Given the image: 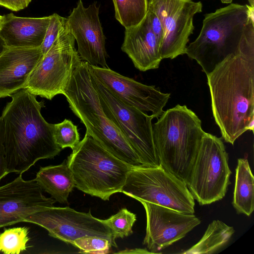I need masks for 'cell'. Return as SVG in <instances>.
Returning <instances> with one entry per match:
<instances>
[{
	"instance_id": "6da1fadb",
	"label": "cell",
	"mask_w": 254,
	"mask_h": 254,
	"mask_svg": "<svg viewBox=\"0 0 254 254\" xmlns=\"http://www.w3.org/2000/svg\"><path fill=\"white\" fill-rule=\"evenodd\" d=\"M207 75L211 107L222 138L233 145L254 119V41L241 42Z\"/></svg>"
},
{
	"instance_id": "7a4b0ae2",
	"label": "cell",
	"mask_w": 254,
	"mask_h": 254,
	"mask_svg": "<svg viewBox=\"0 0 254 254\" xmlns=\"http://www.w3.org/2000/svg\"><path fill=\"white\" fill-rule=\"evenodd\" d=\"M11 97L0 117L5 156L8 173L22 174L38 161L54 158L62 149L55 141L54 124L41 115L44 102L26 89Z\"/></svg>"
},
{
	"instance_id": "3957f363",
	"label": "cell",
	"mask_w": 254,
	"mask_h": 254,
	"mask_svg": "<svg viewBox=\"0 0 254 254\" xmlns=\"http://www.w3.org/2000/svg\"><path fill=\"white\" fill-rule=\"evenodd\" d=\"M63 95L85 126L86 133L130 166L143 167L120 128L105 112L92 84L88 63L81 61L76 66Z\"/></svg>"
},
{
	"instance_id": "277c9868",
	"label": "cell",
	"mask_w": 254,
	"mask_h": 254,
	"mask_svg": "<svg viewBox=\"0 0 254 254\" xmlns=\"http://www.w3.org/2000/svg\"><path fill=\"white\" fill-rule=\"evenodd\" d=\"M152 125L160 165L187 185L205 132L197 115L178 104L164 111Z\"/></svg>"
},
{
	"instance_id": "5b68a950",
	"label": "cell",
	"mask_w": 254,
	"mask_h": 254,
	"mask_svg": "<svg viewBox=\"0 0 254 254\" xmlns=\"http://www.w3.org/2000/svg\"><path fill=\"white\" fill-rule=\"evenodd\" d=\"M254 7L231 3L205 15L196 39L186 53L207 75L228 55L238 51L245 26Z\"/></svg>"
},
{
	"instance_id": "8992f818",
	"label": "cell",
	"mask_w": 254,
	"mask_h": 254,
	"mask_svg": "<svg viewBox=\"0 0 254 254\" xmlns=\"http://www.w3.org/2000/svg\"><path fill=\"white\" fill-rule=\"evenodd\" d=\"M72 150L66 162L75 188L103 200L121 192L132 167L113 155L86 132Z\"/></svg>"
},
{
	"instance_id": "52a82bcc",
	"label": "cell",
	"mask_w": 254,
	"mask_h": 254,
	"mask_svg": "<svg viewBox=\"0 0 254 254\" xmlns=\"http://www.w3.org/2000/svg\"><path fill=\"white\" fill-rule=\"evenodd\" d=\"M121 192L139 201L194 214V199L182 180L161 165L132 167Z\"/></svg>"
},
{
	"instance_id": "ba28073f",
	"label": "cell",
	"mask_w": 254,
	"mask_h": 254,
	"mask_svg": "<svg viewBox=\"0 0 254 254\" xmlns=\"http://www.w3.org/2000/svg\"><path fill=\"white\" fill-rule=\"evenodd\" d=\"M75 41L64 17L57 38L32 71L25 89L48 100L63 95L74 69L82 61Z\"/></svg>"
},
{
	"instance_id": "9c48e42d",
	"label": "cell",
	"mask_w": 254,
	"mask_h": 254,
	"mask_svg": "<svg viewBox=\"0 0 254 254\" xmlns=\"http://www.w3.org/2000/svg\"><path fill=\"white\" fill-rule=\"evenodd\" d=\"M228 159L222 138L205 132L187 184L200 205L212 203L225 196L232 174Z\"/></svg>"
},
{
	"instance_id": "30bf717a",
	"label": "cell",
	"mask_w": 254,
	"mask_h": 254,
	"mask_svg": "<svg viewBox=\"0 0 254 254\" xmlns=\"http://www.w3.org/2000/svg\"><path fill=\"white\" fill-rule=\"evenodd\" d=\"M91 75L105 112L120 128L143 167L159 166L153 135L154 117L126 104Z\"/></svg>"
},
{
	"instance_id": "8fae6325",
	"label": "cell",
	"mask_w": 254,
	"mask_h": 254,
	"mask_svg": "<svg viewBox=\"0 0 254 254\" xmlns=\"http://www.w3.org/2000/svg\"><path fill=\"white\" fill-rule=\"evenodd\" d=\"M25 222L46 229L49 235L67 244L86 237H100L108 240L117 247L112 230L103 220L94 217L90 210L79 212L68 206L45 207L26 217Z\"/></svg>"
},
{
	"instance_id": "7c38bea8",
	"label": "cell",
	"mask_w": 254,
	"mask_h": 254,
	"mask_svg": "<svg viewBox=\"0 0 254 254\" xmlns=\"http://www.w3.org/2000/svg\"><path fill=\"white\" fill-rule=\"evenodd\" d=\"M148 9L158 16L163 25L162 59H173L185 54L194 29L193 17L202 11V3L193 0H148Z\"/></svg>"
},
{
	"instance_id": "4fadbf2b",
	"label": "cell",
	"mask_w": 254,
	"mask_h": 254,
	"mask_svg": "<svg viewBox=\"0 0 254 254\" xmlns=\"http://www.w3.org/2000/svg\"><path fill=\"white\" fill-rule=\"evenodd\" d=\"M91 73L119 99L143 112L158 118L164 112L170 94L161 92L154 86L142 84L123 76L109 67L88 64Z\"/></svg>"
},
{
	"instance_id": "5bb4252c",
	"label": "cell",
	"mask_w": 254,
	"mask_h": 254,
	"mask_svg": "<svg viewBox=\"0 0 254 254\" xmlns=\"http://www.w3.org/2000/svg\"><path fill=\"white\" fill-rule=\"evenodd\" d=\"M146 216L143 244L153 254L185 237L201 221L193 214H186L156 204L139 201Z\"/></svg>"
},
{
	"instance_id": "9a60e30c",
	"label": "cell",
	"mask_w": 254,
	"mask_h": 254,
	"mask_svg": "<svg viewBox=\"0 0 254 254\" xmlns=\"http://www.w3.org/2000/svg\"><path fill=\"white\" fill-rule=\"evenodd\" d=\"M96 3L85 7L82 0H79L67 17V22L77 42V51L81 60L91 65L108 67L106 37Z\"/></svg>"
},
{
	"instance_id": "2e32d148",
	"label": "cell",
	"mask_w": 254,
	"mask_h": 254,
	"mask_svg": "<svg viewBox=\"0 0 254 254\" xmlns=\"http://www.w3.org/2000/svg\"><path fill=\"white\" fill-rule=\"evenodd\" d=\"M55 202L44 195L34 179L25 180L20 174L0 186V228L24 222L29 215L53 206Z\"/></svg>"
},
{
	"instance_id": "e0dca14e",
	"label": "cell",
	"mask_w": 254,
	"mask_h": 254,
	"mask_svg": "<svg viewBox=\"0 0 254 254\" xmlns=\"http://www.w3.org/2000/svg\"><path fill=\"white\" fill-rule=\"evenodd\" d=\"M43 56L40 48L6 47L0 55V98L25 89Z\"/></svg>"
},
{
	"instance_id": "ac0fdd59",
	"label": "cell",
	"mask_w": 254,
	"mask_h": 254,
	"mask_svg": "<svg viewBox=\"0 0 254 254\" xmlns=\"http://www.w3.org/2000/svg\"><path fill=\"white\" fill-rule=\"evenodd\" d=\"M160 46L145 15L138 25L125 28L121 49L137 69L145 71L159 67L162 60Z\"/></svg>"
},
{
	"instance_id": "d6986e66",
	"label": "cell",
	"mask_w": 254,
	"mask_h": 254,
	"mask_svg": "<svg viewBox=\"0 0 254 254\" xmlns=\"http://www.w3.org/2000/svg\"><path fill=\"white\" fill-rule=\"evenodd\" d=\"M51 15L40 18L2 16L0 38L7 48H38L42 45Z\"/></svg>"
},
{
	"instance_id": "ffe728a7",
	"label": "cell",
	"mask_w": 254,
	"mask_h": 254,
	"mask_svg": "<svg viewBox=\"0 0 254 254\" xmlns=\"http://www.w3.org/2000/svg\"><path fill=\"white\" fill-rule=\"evenodd\" d=\"M34 180L43 191L60 203H67L69 193L75 187L73 174L66 160L59 165L41 167Z\"/></svg>"
},
{
	"instance_id": "44dd1931",
	"label": "cell",
	"mask_w": 254,
	"mask_h": 254,
	"mask_svg": "<svg viewBox=\"0 0 254 254\" xmlns=\"http://www.w3.org/2000/svg\"><path fill=\"white\" fill-rule=\"evenodd\" d=\"M232 204L237 213L248 216L254 209V178L247 159L238 160Z\"/></svg>"
},
{
	"instance_id": "7402d4cb",
	"label": "cell",
	"mask_w": 254,
	"mask_h": 254,
	"mask_svg": "<svg viewBox=\"0 0 254 254\" xmlns=\"http://www.w3.org/2000/svg\"><path fill=\"white\" fill-rule=\"evenodd\" d=\"M235 230L221 221L215 220L208 226L200 240L189 249L182 252L185 254H213L226 245Z\"/></svg>"
},
{
	"instance_id": "603a6c76",
	"label": "cell",
	"mask_w": 254,
	"mask_h": 254,
	"mask_svg": "<svg viewBox=\"0 0 254 254\" xmlns=\"http://www.w3.org/2000/svg\"><path fill=\"white\" fill-rule=\"evenodd\" d=\"M116 19L125 28L135 26L144 18L148 0H112Z\"/></svg>"
},
{
	"instance_id": "cb8c5ba5",
	"label": "cell",
	"mask_w": 254,
	"mask_h": 254,
	"mask_svg": "<svg viewBox=\"0 0 254 254\" xmlns=\"http://www.w3.org/2000/svg\"><path fill=\"white\" fill-rule=\"evenodd\" d=\"M29 229L25 227L5 229L0 234V252L19 254L26 250L29 240Z\"/></svg>"
},
{
	"instance_id": "d4e9b609",
	"label": "cell",
	"mask_w": 254,
	"mask_h": 254,
	"mask_svg": "<svg viewBox=\"0 0 254 254\" xmlns=\"http://www.w3.org/2000/svg\"><path fill=\"white\" fill-rule=\"evenodd\" d=\"M136 220V215L126 208H122L116 214L103 220L113 231L116 239L131 235L133 233L132 228Z\"/></svg>"
},
{
	"instance_id": "484cf974",
	"label": "cell",
	"mask_w": 254,
	"mask_h": 254,
	"mask_svg": "<svg viewBox=\"0 0 254 254\" xmlns=\"http://www.w3.org/2000/svg\"><path fill=\"white\" fill-rule=\"evenodd\" d=\"M54 137L56 143L62 149L66 147L73 149L80 141L77 126L67 119L54 124Z\"/></svg>"
},
{
	"instance_id": "4316f807",
	"label": "cell",
	"mask_w": 254,
	"mask_h": 254,
	"mask_svg": "<svg viewBox=\"0 0 254 254\" xmlns=\"http://www.w3.org/2000/svg\"><path fill=\"white\" fill-rule=\"evenodd\" d=\"M72 245L80 250V253L105 254L112 246L107 239L100 237H86L75 240Z\"/></svg>"
},
{
	"instance_id": "83f0119b",
	"label": "cell",
	"mask_w": 254,
	"mask_h": 254,
	"mask_svg": "<svg viewBox=\"0 0 254 254\" xmlns=\"http://www.w3.org/2000/svg\"><path fill=\"white\" fill-rule=\"evenodd\" d=\"M64 19V17L56 13L51 15L43 43L40 47L43 55L48 52L57 38Z\"/></svg>"
},
{
	"instance_id": "f1b7e54d",
	"label": "cell",
	"mask_w": 254,
	"mask_h": 254,
	"mask_svg": "<svg viewBox=\"0 0 254 254\" xmlns=\"http://www.w3.org/2000/svg\"><path fill=\"white\" fill-rule=\"evenodd\" d=\"M146 15L152 32L161 45L164 37V30L160 20L153 12L149 9Z\"/></svg>"
},
{
	"instance_id": "f546056e",
	"label": "cell",
	"mask_w": 254,
	"mask_h": 254,
	"mask_svg": "<svg viewBox=\"0 0 254 254\" xmlns=\"http://www.w3.org/2000/svg\"><path fill=\"white\" fill-rule=\"evenodd\" d=\"M9 173L7 169L3 145V127L1 118L0 117V182Z\"/></svg>"
},
{
	"instance_id": "4dcf8cb0",
	"label": "cell",
	"mask_w": 254,
	"mask_h": 254,
	"mask_svg": "<svg viewBox=\"0 0 254 254\" xmlns=\"http://www.w3.org/2000/svg\"><path fill=\"white\" fill-rule=\"evenodd\" d=\"M32 0H0V5L17 11L28 6Z\"/></svg>"
},
{
	"instance_id": "1f68e13d",
	"label": "cell",
	"mask_w": 254,
	"mask_h": 254,
	"mask_svg": "<svg viewBox=\"0 0 254 254\" xmlns=\"http://www.w3.org/2000/svg\"><path fill=\"white\" fill-rule=\"evenodd\" d=\"M118 254H153L149 251L146 249H135L132 250H126L123 251H120L118 253Z\"/></svg>"
},
{
	"instance_id": "d6a6232c",
	"label": "cell",
	"mask_w": 254,
	"mask_h": 254,
	"mask_svg": "<svg viewBox=\"0 0 254 254\" xmlns=\"http://www.w3.org/2000/svg\"><path fill=\"white\" fill-rule=\"evenodd\" d=\"M254 119L252 120L248 124L247 130H252L254 132Z\"/></svg>"
},
{
	"instance_id": "836d02e7",
	"label": "cell",
	"mask_w": 254,
	"mask_h": 254,
	"mask_svg": "<svg viewBox=\"0 0 254 254\" xmlns=\"http://www.w3.org/2000/svg\"><path fill=\"white\" fill-rule=\"evenodd\" d=\"M6 47L5 46L4 43L2 40L0 38V55L4 51Z\"/></svg>"
},
{
	"instance_id": "e575fe53",
	"label": "cell",
	"mask_w": 254,
	"mask_h": 254,
	"mask_svg": "<svg viewBox=\"0 0 254 254\" xmlns=\"http://www.w3.org/2000/svg\"><path fill=\"white\" fill-rule=\"evenodd\" d=\"M224 3H231L233 0H220Z\"/></svg>"
},
{
	"instance_id": "d590c367",
	"label": "cell",
	"mask_w": 254,
	"mask_h": 254,
	"mask_svg": "<svg viewBox=\"0 0 254 254\" xmlns=\"http://www.w3.org/2000/svg\"><path fill=\"white\" fill-rule=\"evenodd\" d=\"M248 0L249 2L250 5L252 7H254V0Z\"/></svg>"
},
{
	"instance_id": "8d00e7d4",
	"label": "cell",
	"mask_w": 254,
	"mask_h": 254,
	"mask_svg": "<svg viewBox=\"0 0 254 254\" xmlns=\"http://www.w3.org/2000/svg\"><path fill=\"white\" fill-rule=\"evenodd\" d=\"M2 20V16L0 15V26L1 25Z\"/></svg>"
}]
</instances>
